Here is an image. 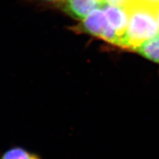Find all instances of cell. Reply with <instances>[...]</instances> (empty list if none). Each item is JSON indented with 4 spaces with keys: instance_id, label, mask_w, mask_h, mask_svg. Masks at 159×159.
I'll list each match as a JSON object with an SVG mask.
<instances>
[{
    "instance_id": "obj_1",
    "label": "cell",
    "mask_w": 159,
    "mask_h": 159,
    "mask_svg": "<svg viewBox=\"0 0 159 159\" xmlns=\"http://www.w3.org/2000/svg\"><path fill=\"white\" fill-rule=\"evenodd\" d=\"M127 11L129 16L128 27L121 37L119 47L134 51L145 41L158 35V11L137 2L136 0Z\"/></svg>"
},
{
    "instance_id": "obj_2",
    "label": "cell",
    "mask_w": 159,
    "mask_h": 159,
    "mask_svg": "<svg viewBox=\"0 0 159 159\" xmlns=\"http://www.w3.org/2000/svg\"><path fill=\"white\" fill-rule=\"evenodd\" d=\"M110 27L106 16L102 7L93 11L82 20L80 30L91 35L102 39L105 33Z\"/></svg>"
},
{
    "instance_id": "obj_3",
    "label": "cell",
    "mask_w": 159,
    "mask_h": 159,
    "mask_svg": "<svg viewBox=\"0 0 159 159\" xmlns=\"http://www.w3.org/2000/svg\"><path fill=\"white\" fill-rule=\"evenodd\" d=\"M103 0H65V11L71 17L83 20L89 13L97 8H101Z\"/></svg>"
},
{
    "instance_id": "obj_4",
    "label": "cell",
    "mask_w": 159,
    "mask_h": 159,
    "mask_svg": "<svg viewBox=\"0 0 159 159\" xmlns=\"http://www.w3.org/2000/svg\"><path fill=\"white\" fill-rule=\"evenodd\" d=\"M102 8L106 16L109 26L120 36L121 39L128 27L129 19L128 12L126 9L122 7L107 5V4L103 5Z\"/></svg>"
},
{
    "instance_id": "obj_5",
    "label": "cell",
    "mask_w": 159,
    "mask_h": 159,
    "mask_svg": "<svg viewBox=\"0 0 159 159\" xmlns=\"http://www.w3.org/2000/svg\"><path fill=\"white\" fill-rule=\"evenodd\" d=\"M134 51L150 61L159 63V35L145 41Z\"/></svg>"
},
{
    "instance_id": "obj_6",
    "label": "cell",
    "mask_w": 159,
    "mask_h": 159,
    "mask_svg": "<svg viewBox=\"0 0 159 159\" xmlns=\"http://www.w3.org/2000/svg\"><path fill=\"white\" fill-rule=\"evenodd\" d=\"M0 159H42L39 155L21 147H14L6 150Z\"/></svg>"
},
{
    "instance_id": "obj_7",
    "label": "cell",
    "mask_w": 159,
    "mask_h": 159,
    "mask_svg": "<svg viewBox=\"0 0 159 159\" xmlns=\"http://www.w3.org/2000/svg\"><path fill=\"white\" fill-rule=\"evenodd\" d=\"M105 4L116 7L128 9L130 6L134 2L135 0H103Z\"/></svg>"
},
{
    "instance_id": "obj_8",
    "label": "cell",
    "mask_w": 159,
    "mask_h": 159,
    "mask_svg": "<svg viewBox=\"0 0 159 159\" xmlns=\"http://www.w3.org/2000/svg\"><path fill=\"white\" fill-rule=\"evenodd\" d=\"M136 1L156 11L159 10V0H136Z\"/></svg>"
},
{
    "instance_id": "obj_9",
    "label": "cell",
    "mask_w": 159,
    "mask_h": 159,
    "mask_svg": "<svg viewBox=\"0 0 159 159\" xmlns=\"http://www.w3.org/2000/svg\"><path fill=\"white\" fill-rule=\"evenodd\" d=\"M47 2H61V1H65V0H44Z\"/></svg>"
},
{
    "instance_id": "obj_10",
    "label": "cell",
    "mask_w": 159,
    "mask_h": 159,
    "mask_svg": "<svg viewBox=\"0 0 159 159\" xmlns=\"http://www.w3.org/2000/svg\"><path fill=\"white\" fill-rule=\"evenodd\" d=\"M157 19H158V26H159V10L157 12Z\"/></svg>"
}]
</instances>
